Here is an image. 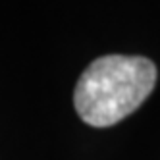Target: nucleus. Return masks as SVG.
<instances>
[{
	"instance_id": "obj_1",
	"label": "nucleus",
	"mask_w": 160,
	"mask_h": 160,
	"mask_svg": "<svg viewBox=\"0 0 160 160\" xmlns=\"http://www.w3.org/2000/svg\"><path fill=\"white\" fill-rule=\"evenodd\" d=\"M156 66L143 56L106 54L77 79L73 106L93 128H108L139 108L156 85Z\"/></svg>"
}]
</instances>
